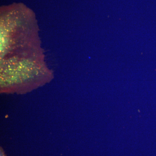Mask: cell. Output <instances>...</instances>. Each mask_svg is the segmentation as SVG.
<instances>
[{
  "instance_id": "6da1fadb",
  "label": "cell",
  "mask_w": 156,
  "mask_h": 156,
  "mask_svg": "<svg viewBox=\"0 0 156 156\" xmlns=\"http://www.w3.org/2000/svg\"><path fill=\"white\" fill-rule=\"evenodd\" d=\"M1 156H5V155L4 154V153H3V151H2V150H1Z\"/></svg>"
}]
</instances>
